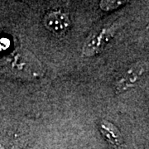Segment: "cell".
<instances>
[{
    "label": "cell",
    "instance_id": "cell-1",
    "mask_svg": "<svg viewBox=\"0 0 149 149\" xmlns=\"http://www.w3.org/2000/svg\"><path fill=\"white\" fill-rule=\"evenodd\" d=\"M14 56L12 62L14 73L27 79H34L42 74V65L29 52H21Z\"/></svg>",
    "mask_w": 149,
    "mask_h": 149
},
{
    "label": "cell",
    "instance_id": "cell-2",
    "mask_svg": "<svg viewBox=\"0 0 149 149\" xmlns=\"http://www.w3.org/2000/svg\"><path fill=\"white\" fill-rule=\"evenodd\" d=\"M146 69L144 62H138L132 65L129 69L123 74L115 84V91L117 93H122L128 89L133 87L135 83L139 80Z\"/></svg>",
    "mask_w": 149,
    "mask_h": 149
},
{
    "label": "cell",
    "instance_id": "cell-3",
    "mask_svg": "<svg viewBox=\"0 0 149 149\" xmlns=\"http://www.w3.org/2000/svg\"><path fill=\"white\" fill-rule=\"evenodd\" d=\"M111 32L112 29L104 28L100 32H93L84 45V54L91 56L101 52L105 44L108 42L109 37L112 36Z\"/></svg>",
    "mask_w": 149,
    "mask_h": 149
},
{
    "label": "cell",
    "instance_id": "cell-4",
    "mask_svg": "<svg viewBox=\"0 0 149 149\" xmlns=\"http://www.w3.org/2000/svg\"><path fill=\"white\" fill-rule=\"evenodd\" d=\"M44 24L49 31L55 34H63L70 27V20L65 13L56 11L48 13L44 18Z\"/></svg>",
    "mask_w": 149,
    "mask_h": 149
},
{
    "label": "cell",
    "instance_id": "cell-5",
    "mask_svg": "<svg viewBox=\"0 0 149 149\" xmlns=\"http://www.w3.org/2000/svg\"><path fill=\"white\" fill-rule=\"evenodd\" d=\"M99 128L103 137L112 148L123 149V139L122 135L119 130L113 123L105 120H102L99 123Z\"/></svg>",
    "mask_w": 149,
    "mask_h": 149
},
{
    "label": "cell",
    "instance_id": "cell-6",
    "mask_svg": "<svg viewBox=\"0 0 149 149\" xmlns=\"http://www.w3.org/2000/svg\"><path fill=\"white\" fill-rule=\"evenodd\" d=\"M122 2H114V1H102L100 3V7L102 9L108 11L116 8L117 7L121 5Z\"/></svg>",
    "mask_w": 149,
    "mask_h": 149
},
{
    "label": "cell",
    "instance_id": "cell-7",
    "mask_svg": "<svg viewBox=\"0 0 149 149\" xmlns=\"http://www.w3.org/2000/svg\"><path fill=\"white\" fill-rule=\"evenodd\" d=\"M148 30H149V26H148Z\"/></svg>",
    "mask_w": 149,
    "mask_h": 149
}]
</instances>
